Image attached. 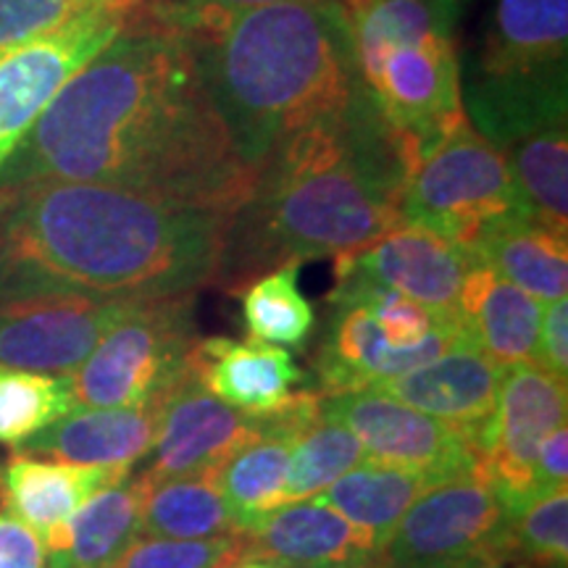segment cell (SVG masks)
I'll use <instances>...</instances> for the list:
<instances>
[{"mask_svg": "<svg viewBox=\"0 0 568 568\" xmlns=\"http://www.w3.org/2000/svg\"><path fill=\"white\" fill-rule=\"evenodd\" d=\"M255 174L234 153L193 42L130 17L21 138L0 190L105 182L234 213Z\"/></svg>", "mask_w": 568, "mask_h": 568, "instance_id": "1", "label": "cell"}, {"mask_svg": "<svg viewBox=\"0 0 568 568\" xmlns=\"http://www.w3.org/2000/svg\"><path fill=\"white\" fill-rule=\"evenodd\" d=\"M232 213L105 182L0 190V301H161L216 287Z\"/></svg>", "mask_w": 568, "mask_h": 568, "instance_id": "2", "label": "cell"}, {"mask_svg": "<svg viewBox=\"0 0 568 568\" xmlns=\"http://www.w3.org/2000/svg\"><path fill=\"white\" fill-rule=\"evenodd\" d=\"M416 142L366 90L276 142L232 213L219 284L237 295L287 261L339 258L403 226L397 203Z\"/></svg>", "mask_w": 568, "mask_h": 568, "instance_id": "3", "label": "cell"}, {"mask_svg": "<svg viewBox=\"0 0 568 568\" xmlns=\"http://www.w3.org/2000/svg\"><path fill=\"white\" fill-rule=\"evenodd\" d=\"M195 51L234 153L251 169L276 142L366 90L337 0L243 9Z\"/></svg>", "mask_w": 568, "mask_h": 568, "instance_id": "4", "label": "cell"}, {"mask_svg": "<svg viewBox=\"0 0 568 568\" xmlns=\"http://www.w3.org/2000/svg\"><path fill=\"white\" fill-rule=\"evenodd\" d=\"M568 0H495L460 82L466 119L495 148L566 124Z\"/></svg>", "mask_w": 568, "mask_h": 568, "instance_id": "5", "label": "cell"}, {"mask_svg": "<svg viewBox=\"0 0 568 568\" xmlns=\"http://www.w3.org/2000/svg\"><path fill=\"white\" fill-rule=\"evenodd\" d=\"M195 343V295L134 303L69 374L77 408L163 403L190 368Z\"/></svg>", "mask_w": 568, "mask_h": 568, "instance_id": "6", "label": "cell"}, {"mask_svg": "<svg viewBox=\"0 0 568 568\" xmlns=\"http://www.w3.org/2000/svg\"><path fill=\"white\" fill-rule=\"evenodd\" d=\"M400 222L468 247L487 226L521 216L506 155L460 122L414 163L397 203Z\"/></svg>", "mask_w": 568, "mask_h": 568, "instance_id": "7", "label": "cell"}, {"mask_svg": "<svg viewBox=\"0 0 568 568\" xmlns=\"http://www.w3.org/2000/svg\"><path fill=\"white\" fill-rule=\"evenodd\" d=\"M379 558L395 568H479L510 560V514L479 460L418 495Z\"/></svg>", "mask_w": 568, "mask_h": 568, "instance_id": "8", "label": "cell"}, {"mask_svg": "<svg viewBox=\"0 0 568 568\" xmlns=\"http://www.w3.org/2000/svg\"><path fill=\"white\" fill-rule=\"evenodd\" d=\"M134 0H101L45 38L0 59V166L77 71L126 27Z\"/></svg>", "mask_w": 568, "mask_h": 568, "instance_id": "9", "label": "cell"}, {"mask_svg": "<svg viewBox=\"0 0 568 568\" xmlns=\"http://www.w3.org/2000/svg\"><path fill=\"white\" fill-rule=\"evenodd\" d=\"M566 385L537 364L503 368L495 410L474 443V456L510 516L531 503V474L542 439L566 424Z\"/></svg>", "mask_w": 568, "mask_h": 568, "instance_id": "10", "label": "cell"}, {"mask_svg": "<svg viewBox=\"0 0 568 568\" xmlns=\"http://www.w3.org/2000/svg\"><path fill=\"white\" fill-rule=\"evenodd\" d=\"M140 301L40 293L0 301V366L69 376Z\"/></svg>", "mask_w": 568, "mask_h": 568, "instance_id": "11", "label": "cell"}, {"mask_svg": "<svg viewBox=\"0 0 568 568\" xmlns=\"http://www.w3.org/2000/svg\"><path fill=\"white\" fill-rule=\"evenodd\" d=\"M314 368L322 397L358 393L429 364L453 347L468 345L460 322L443 324L424 343L400 347L364 305L329 297Z\"/></svg>", "mask_w": 568, "mask_h": 568, "instance_id": "12", "label": "cell"}, {"mask_svg": "<svg viewBox=\"0 0 568 568\" xmlns=\"http://www.w3.org/2000/svg\"><path fill=\"white\" fill-rule=\"evenodd\" d=\"M322 410L361 439L374 464L406 468L432 481L477 466L474 447L458 432L374 389L322 397Z\"/></svg>", "mask_w": 568, "mask_h": 568, "instance_id": "13", "label": "cell"}, {"mask_svg": "<svg viewBox=\"0 0 568 568\" xmlns=\"http://www.w3.org/2000/svg\"><path fill=\"white\" fill-rule=\"evenodd\" d=\"M366 92L387 124L416 142L418 161L466 116L456 40L429 38L395 48Z\"/></svg>", "mask_w": 568, "mask_h": 568, "instance_id": "14", "label": "cell"}, {"mask_svg": "<svg viewBox=\"0 0 568 568\" xmlns=\"http://www.w3.org/2000/svg\"><path fill=\"white\" fill-rule=\"evenodd\" d=\"M258 437L253 416L234 410L213 397L187 368L172 393L163 397L159 435L145 481L216 471L240 447Z\"/></svg>", "mask_w": 568, "mask_h": 568, "instance_id": "15", "label": "cell"}, {"mask_svg": "<svg viewBox=\"0 0 568 568\" xmlns=\"http://www.w3.org/2000/svg\"><path fill=\"white\" fill-rule=\"evenodd\" d=\"M471 264V251L408 224L387 232L364 251L335 258V266L364 274L453 322H460L458 297Z\"/></svg>", "mask_w": 568, "mask_h": 568, "instance_id": "16", "label": "cell"}, {"mask_svg": "<svg viewBox=\"0 0 568 568\" xmlns=\"http://www.w3.org/2000/svg\"><path fill=\"white\" fill-rule=\"evenodd\" d=\"M132 466H77L17 453L0 466V503L6 516L24 524L45 552L67 548V529L84 503L130 477Z\"/></svg>", "mask_w": 568, "mask_h": 568, "instance_id": "17", "label": "cell"}, {"mask_svg": "<svg viewBox=\"0 0 568 568\" xmlns=\"http://www.w3.org/2000/svg\"><path fill=\"white\" fill-rule=\"evenodd\" d=\"M503 368L506 366H497L477 347L460 345L414 372L368 389L437 418L474 447L495 410Z\"/></svg>", "mask_w": 568, "mask_h": 568, "instance_id": "18", "label": "cell"}, {"mask_svg": "<svg viewBox=\"0 0 568 568\" xmlns=\"http://www.w3.org/2000/svg\"><path fill=\"white\" fill-rule=\"evenodd\" d=\"M243 537L245 560L287 568H361L379 556L366 531L318 497L280 506Z\"/></svg>", "mask_w": 568, "mask_h": 568, "instance_id": "19", "label": "cell"}, {"mask_svg": "<svg viewBox=\"0 0 568 568\" xmlns=\"http://www.w3.org/2000/svg\"><path fill=\"white\" fill-rule=\"evenodd\" d=\"M201 385L213 397L247 416H264L282 408L305 382L293 353L268 343H237L230 337H197L190 353Z\"/></svg>", "mask_w": 568, "mask_h": 568, "instance_id": "20", "label": "cell"}, {"mask_svg": "<svg viewBox=\"0 0 568 568\" xmlns=\"http://www.w3.org/2000/svg\"><path fill=\"white\" fill-rule=\"evenodd\" d=\"M159 418L161 403L140 408H74L19 450L77 466H132L153 450Z\"/></svg>", "mask_w": 568, "mask_h": 568, "instance_id": "21", "label": "cell"}, {"mask_svg": "<svg viewBox=\"0 0 568 568\" xmlns=\"http://www.w3.org/2000/svg\"><path fill=\"white\" fill-rule=\"evenodd\" d=\"M458 318L468 345L497 366L535 364L542 305L500 280L493 268L474 258L458 297Z\"/></svg>", "mask_w": 568, "mask_h": 568, "instance_id": "22", "label": "cell"}, {"mask_svg": "<svg viewBox=\"0 0 568 568\" xmlns=\"http://www.w3.org/2000/svg\"><path fill=\"white\" fill-rule=\"evenodd\" d=\"M481 264L539 303L566 297L568 243L529 219L514 216L487 226L466 247Z\"/></svg>", "mask_w": 568, "mask_h": 568, "instance_id": "23", "label": "cell"}, {"mask_svg": "<svg viewBox=\"0 0 568 568\" xmlns=\"http://www.w3.org/2000/svg\"><path fill=\"white\" fill-rule=\"evenodd\" d=\"M145 481L126 477L90 497L67 529V548L48 552L45 568H111L140 537Z\"/></svg>", "mask_w": 568, "mask_h": 568, "instance_id": "24", "label": "cell"}, {"mask_svg": "<svg viewBox=\"0 0 568 568\" xmlns=\"http://www.w3.org/2000/svg\"><path fill=\"white\" fill-rule=\"evenodd\" d=\"M432 485L435 481L424 474L366 460L314 497L347 518L355 529L366 531L382 550L403 514Z\"/></svg>", "mask_w": 568, "mask_h": 568, "instance_id": "25", "label": "cell"}, {"mask_svg": "<svg viewBox=\"0 0 568 568\" xmlns=\"http://www.w3.org/2000/svg\"><path fill=\"white\" fill-rule=\"evenodd\" d=\"M524 219L568 237L566 124L531 132L503 148Z\"/></svg>", "mask_w": 568, "mask_h": 568, "instance_id": "26", "label": "cell"}, {"mask_svg": "<svg viewBox=\"0 0 568 568\" xmlns=\"http://www.w3.org/2000/svg\"><path fill=\"white\" fill-rule=\"evenodd\" d=\"M297 437L301 435L293 432H261L213 471V481L243 535L282 506L284 479Z\"/></svg>", "mask_w": 568, "mask_h": 568, "instance_id": "27", "label": "cell"}, {"mask_svg": "<svg viewBox=\"0 0 568 568\" xmlns=\"http://www.w3.org/2000/svg\"><path fill=\"white\" fill-rule=\"evenodd\" d=\"M226 535H243V531L234 521L224 495L219 493L213 471L145 481L140 537L205 539Z\"/></svg>", "mask_w": 568, "mask_h": 568, "instance_id": "28", "label": "cell"}, {"mask_svg": "<svg viewBox=\"0 0 568 568\" xmlns=\"http://www.w3.org/2000/svg\"><path fill=\"white\" fill-rule=\"evenodd\" d=\"M301 261L272 268L243 290L247 339L303 351L314 332V305L301 293Z\"/></svg>", "mask_w": 568, "mask_h": 568, "instance_id": "29", "label": "cell"}, {"mask_svg": "<svg viewBox=\"0 0 568 568\" xmlns=\"http://www.w3.org/2000/svg\"><path fill=\"white\" fill-rule=\"evenodd\" d=\"M366 460L368 456L361 439L343 422L322 410L301 432L293 447L282 506L324 493L332 481L353 471L355 466L366 464Z\"/></svg>", "mask_w": 568, "mask_h": 568, "instance_id": "30", "label": "cell"}, {"mask_svg": "<svg viewBox=\"0 0 568 568\" xmlns=\"http://www.w3.org/2000/svg\"><path fill=\"white\" fill-rule=\"evenodd\" d=\"M74 408L69 376L0 366V445L19 450Z\"/></svg>", "mask_w": 568, "mask_h": 568, "instance_id": "31", "label": "cell"}, {"mask_svg": "<svg viewBox=\"0 0 568 568\" xmlns=\"http://www.w3.org/2000/svg\"><path fill=\"white\" fill-rule=\"evenodd\" d=\"M527 560L539 568L568 564V493H556L529 503L510 516V560Z\"/></svg>", "mask_w": 568, "mask_h": 568, "instance_id": "32", "label": "cell"}, {"mask_svg": "<svg viewBox=\"0 0 568 568\" xmlns=\"http://www.w3.org/2000/svg\"><path fill=\"white\" fill-rule=\"evenodd\" d=\"M245 560V537L161 539L138 537L111 568H237Z\"/></svg>", "mask_w": 568, "mask_h": 568, "instance_id": "33", "label": "cell"}, {"mask_svg": "<svg viewBox=\"0 0 568 568\" xmlns=\"http://www.w3.org/2000/svg\"><path fill=\"white\" fill-rule=\"evenodd\" d=\"M101 0H0V59L45 38Z\"/></svg>", "mask_w": 568, "mask_h": 568, "instance_id": "34", "label": "cell"}, {"mask_svg": "<svg viewBox=\"0 0 568 568\" xmlns=\"http://www.w3.org/2000/svg\"><path fill=\"white\" fill-rule=\"evenodd\" d=\"M537 366L550 372L558 379L568 382V301L548 303V311L542 314V326H539L537 343Z\"/></svg>", "mask_w": 568, "mask_h": 568, "instance_id": "35", "label": "cell"}, {"mask_svg": "<svg viewBox=\"0 0 568 568\" xmlns=\"http://www.w3.org/2000/svg\"><path fill=\"white\" fill-rule=\"evenodd\" d=\"M568 477V426L560 424L539 445L531 474V503L566 487Z\"/></svg>", "mask_w": 568, "mask_h": 568, "instance_id": "36", "label": "cell"}, {"mask_svg": "<svg viewBox=\"0 0 568 568\" xmlns=\"http://www.w3.org/2000/svg\"><path fill=\"white\" fill-rule=\"evenodd\" d=\"M0 568H45L40 539L6 514H0Z\"/></svg>", "mask_w": 568, "mask_h": 568, "instance_id": "37", "label": "cell"}, {"mask_svg": "<svg viewBox=\"0 0 568 568\" xmlns=\"http://www.w3.org/2000/svg\"><path fill=\"white\" fill-rule=\"evenodd\" d=\"M361 568H395V566H389V564H385V560H382L379 556H376L374 560H368V564H364Z\"/></svg>", "mask_w": 568, "mask_h": 568, "instance_id": "38", "label": "cell"}, {"mask_svg": "<svg viewBox=\"0 0 568 568\" xmlns=\"http://www.w3.org/2000/svg\"><path fill=\"white\" fill-rule=\"evenodd\" d=\"M237 568H276L272 564H258V560H247V564H240Z\"/></svg>", "mask_w": 568, "mask_h": 568, "instance_id": "39", "label": "cell"}, {"mask_svg": "<svg viewBox=\"0 0 568 568\" xmlns=\"http://www.w3.org/2000/svg\"><path fill=\"white\" fill-rule=\"evenodd\" d=\"M479 568H500V566H479ZM518 568H527V566H518Z\"/></svg>", "mask_w": 568, "mask_h": 568, "instance_id": "40", "label": "cell"}]
</instances>
